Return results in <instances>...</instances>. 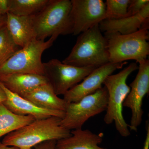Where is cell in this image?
<instances>
[{"label":"cell","mask_w":149,"mask_h":149,"mask_svg":"<svg viewBox=\"0 0 149 149\" xmlns=\"http://www.w3.org/2000/svg\"><path fill=\"white\" fill-rule=\"evenodd\" d=\"M35 149L34 148H32V149Z\"/></svg>","instance_id":"cell-29"},{"label":"cell","mask_w":149,"mask_h":149,"mask_svg":"<svg viewBox=\"0 0 149 149\" xmlns=\"http://www.w3.org/2000/svg\"><path fill=\"white\" fill-rule=\"evenodd\" d=\"M148 4L149 0H130L127 10L128 17L136 15Z\"/></svg>","instance_id":"cell-22"},{"label":"cell","mask_w":149,"mask_h":149,"mask_svg":"<svg viewBox=\"0 0 149 149\" xmlns=\"http://www.w3.org/2000/svg\"><path fill=\"white\" fill-rule=\"evenodd\" d=\"M62 62L79 67L98 68L109 63L107 42L99 24L79 35L70 54Z\"/></svg>","instance_id":"cell-2"},{"label":"cell","mask_w":149,"mask_h":149,"mask_svg":"<svg viewBox=\"0 0 149 149\" xmlns=\"http://www.w3.org/2000/svg\"><path fill=\"white\" fill-rule=\"evenodd\" d=\"M148 29L143 27L128 35L105 33L109 63H118L133 60L139 63L147 59L149 54Z\"/></svg>","instance_id":"cell-4"},{"label":"cell","mask_w":149,"mask_h":149,"mask_svg":"<svg viewBox=\"0 0 149 149\" xmlns=\"http://www.w3.org/2000/svg\"><path fill=\"white\" fill-rule=\"evenodd\" d=\"M130 0H107L105 19H116L127 17Z\"/></svg>","instance_id":"cell-21"},{"label":"cell","mask_w":149,"mask_h":149,"mask_svg":"<svg viewBox=\"0 0 149 149\" xmlns=\"http://www.w3.org/2000/svg\"><path fill=\"white\" fill-rule=\"evenodd\" d=\"M138 69L137 63H132L117 74L108 76L103 83L108 94L104 122L108 125L114 122L118 132L123 137L130 135L129 124L126 123L123 114V105L130 91L126 81L128 76Z\"/></svg>","instance_id":"cell-3"},{"label":"cell","mask_w":149,"mask_h":149,"mask_svg":"<svg viewBox=\"0 0 149 149\" xmlns=\"http://www.w3.org/2000/svg\"><path fill=\"white\" fill-rule=\"evenodd\" d=\"M35 120L32 116H20L10 111L0 103V138Z\"/></svg>","instance_id":"cell-18"},{"label":"cell","mask_w":149,"mask_h":149,"mask_svg":"<svg viewBox=\"0 0 149 149\" xmlns=\"http://www.w3.org/2000/svg\"><path fill=\"white\" fill-rule=\"evenodd\" d=\"M21 48L15 42L6 24L0 28V65Z\"/></svg>","instance_id":"cell-20"},{"label":"cell","mask_w":149,"mask_h":149,"mask_svg":"<svg viewBox=\"0 0 149 149\" xmlns=\"http://www.w3.org/2000/svg\"><path fill=\"white\" fill-rule=\"evenodd\" d=\"M22 97L45 109L65 111L68 104L57 95L49 83L34 88Z\"/></svg>","instance_id":"cell-17"},{"label":"cell","mask_w":149,"mask_h":149,"mask_svg":"<svg viewBox=\"0 0 149 149\" xmlns=\"http://www.w3.org/2000/svg\"><path fill=\"white\" fill-rule=\"evenodd\" d=\"M6 14H0V28L5 25L6 22Z\"/></svg>","instance_id":"cell-27"},{"label":"cell","mask_w":149,"mask_h":149,"mask_svg":"<svg viewBox=\"0 0 149 149\" xmlns=\"http://www.w3.org/2000/svg\"><path fill=\"white\" fill-rule=\"evenodd\" d=\"M49 0H9L8 12L19 16L34 15L41 11Z\"/></svg>","instance_id":"cell-19"},{"label":"cell","mask_w":149,"mask_h":149,"mask_svg":"<svg viewBox=\"0 0 149 149\" xmlns=\"http://www.w3.org/2000/svg\"><path fill=\"white\" fill-rule=\"evenodd\" d=\"M45 74L57 95H64L80 83L97 68L95 66L79 67L64 64L57 59L43 63Z\"/></svg>","instance_id":"cell-8"},{"label":"cell","mask_w":149,"mask_h":149,"mask_svg":"<svg viewBox=\"0 0 149 149\" xmlns=\"http://www.w3.org/2000/svg\"><path fill=\"white\" fill-rule=\"evenodd\" d=\"M61 120L56 116L35 120L9 133L1 142L19 149H30L45 141L67 138L71 136V131L62 126Z\"/></svg>","instance_id":"cell-1"},{"label":"cell","mask_w":149,"mask_h":149,"mask_svg":"<svg viewBox=\"0 0 149 149\" xmlns=\"http://www.w3.org/2000/svg\"><path fill=\"white\" fill-rule=\"evenodd\" d=\"M70 17L72 34L79 35L105 19V3L102 0H71Z\"/></svg>","instance_id":"cell-10"},{"label":"cell","mask_w":149,"mask_h":149,"mask_svg":"<svg viewBox=\"0 0 149 149\" xmlns=\"http://www.w3.org/2000/svg\"><path fill=\"white\" fill-rule=\"evenodd\" d=\"M149 4L139 13L119 19H104L100 22L99 27L105 33L118 32L128 35L137 32L143 27L149 28Z\"/></svg>","instance_id":"cell-13"},{"label":"cell","mask_w":149,"mask_h":149,"mask_svg":"<svg viewBox=\"0 0 149 149\" xmlns=\"http://www.w3.org/2000/svg\"><path fill=\"white\" fill-rule=\"evenodd\" d=\"M9 0H0V14L6 15L8 12Z\"/></svg>","instance_id":"cell-24"},{"label":"cell","mask_w":149,"mask_h":149,"mask_svg":"<svg viewBox=\"0 0 149 149\" xmlns=\"http://www.w3.org/2000/svg\"><path fill=\"white\" fill-rule=\"evenodd\" d=\"M126 62L107 63L96 68L80 83L66 92L63 100L68 103L79 101L85 96L95 93L102 88L104 81L117 70L121 69Z\"/></svg>","instance_id":"cell-11"},{"label":"cell","mask_w":149,"mask_h":149,"mask_svg":"<svg viewBox=\"0 0 149 149\" xmlns=\"http://www.w3.org/2000/svg\"><path fill=\"white\" fill-rule=\"evenodd\" d=\"M108 94L104 86L76 102L68 103L61 125L70 130L82 128L91 118L106 111Z\"/></svg>","instance_id":"cell-7"},{"label":"cell","mask_w":149,"mask_h":149,"mask_svg":"<svg viewBox=\"0 0 149 149\" xmlns=\"http://www.w3.org/2000/svg\"><path fill=\"white\" fill-rule=\"evenodd\" d=\"M0 149H19L17 147L8 146L0 142Z\"/></svg>","instance_id":"cell-28"},{"label":"cell","mask_w":149,"mask_h":149,"mask_svg":"<svg viewBox=\"0 0 149 149\" xmlns=\"http://www.w3.org/2000/svg\"><path fill=\"white\" fill-rule=\"evenodd\" d=\"M69 137L57 141L56 149H108L99 146L103 134L93 133L82 128L72 130Z\"/></svg>","instance_id":"cell-16"},{"label":"cell","mask_w":149,"mask_h":149,"mask_svg":"<svg viewBox=\"0 0 149 149\" xmlns=\"http://www.w3.org/2000/svg\"><path fill=\"white\" fill-rule=\"evenodd\" d=\"M0 83L8 90L22 97L40 85L49 83L44 75L13 73L0 75Z\"/></svg>","instance_id":"cell-15"},{"label":"cell","mask_w":149,"mask_h":149,"mask_svg":"<svg viewBox=\"0 0 149 149\" xmlns=\"http://www.w3.org/2000/svg\"><path fill=\"white\" fill-rule=\"evenodd\" d=\"M56 141L52 140L43 142L34 147L35 149H56Z\"/></svg>","instance_id":"cell-23"},{"label":"cell","mask_w":149,"mask_h":149,"mask_svg":"<svg viewBox=\"0 0 149 149\" xmlns=\"http://www.w3.org/2000/svg\"><path fill=\"white\" fill-rule=\"evenodd\" d=\"M58 37L53 35L47 41L35 40L21 48L0 65V75L13 73L45 75L42 55Z\"/></svg>","instance_id":"cell-6"},{"label":"cell","mask_w":149,"mask_h":149,"mask_svg":"<svg viewBox=\"0 0 149 149\" xmlns=\"http://www.w3.org/2000/svg\"><path fill=\"white\" fill-rule=\"evenodd\" d=\"M146 136L144 143L143 149H149V120L146 122Z\"/></svg>","instance_id":"cell-25"},{"label":"cell","mask_w":149,"mask_h":149,"mask_svg":"<svg viewBox=\"0 0 149 149\" xmlns=\"http://www.w3.org/2000/svg\"><path fill=\"white\" fill-rule=\"evenodd\" d=\"M0 86L6 96V100L3 103L4 105L15 114L20 116H32L35 120L44 119L52 116L64 117L65 111L45 109L18 95L12 93L0 83Z\"/></svg>","instance_id":"cell-12"},{"label":"cell","mask_w":149,"mask_h":149,"mask_svg":"<svg viewBox=\"0 0 149 149\" xmlns=\"http://www.w3.org/2000/svg\"><path fill=\"white\" fill-rule=\"evenodd\" d=\"M139 71L135 79L130 83V91L126 97L123 107L130 109L131 117L129 128L137 132L143 120L144 113L143 101L149 93V61L146 59L139 63Z\"/></svg>","instance_id":"cell-9"},{"label":"cell","mask_w":149,"mask_h":149,"mask_svg":"<svg viewBox=\"0 0 149 149\" xmlns=\"http://www.w3.org/2000/svg\"><path fill=\"white\" fill-rule=\"evenodd\" d=\"M6 100V93L0 86V103H3Z\"/></svg>","instance_id":"cell-26"},{"label":"cell","mask_w":149,"mask_h":149,"mask_svg":"<svg viewBox=\"0 0 149 149\" xmlns=\"http://www.w3.org/2000/svg\"><path fill=\"white\" fill-rule=\"evenodd\" d=\"M71 6L70 0H49L45 8L33 15L37 40H45L53 35L72 34Z\"/></svg>","instance_id":"cell-5"},{"label":"cell","mask_w":149,"mask_h":149,"mask_svg":"<svg viewBox=\"0 0 149 149\" xmlns=\"http://www.w3.org/2000/svg\"><path fill=\"white\" fill-rule=\"evenodd\" d=\"M33 16H19L7 13L6 25L15 42L20 48L37 40Z\"/></svg>","instance_id":"cell-14"}]
</instances>
